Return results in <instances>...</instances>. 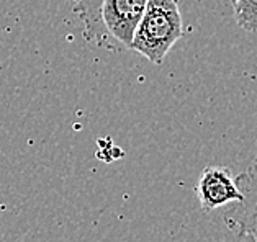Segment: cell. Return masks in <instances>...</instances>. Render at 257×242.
Listing matches in <instances>:
<instances>
[{
  "mask_svg": "<svg viewBox=\"0 0 257 242\" xmlns=\"http://www.w3.org/2000/svg\"><path fill=\"white\" fill-rule=\"evenodd\" d=\"M148 0H76L74 14L82 22L89 45L111 53L126 51Z\"/></svg>",
  "mask_w": 257,
  "mask_h": 242,
  "instance_id": "cell-1",
  "label": "cell"
},
{
  "mask_svg": "<svg viewBox=\"0 0 257 242\" xmlns=\"http://www.w3.org/2000/svg\"><path fill=\"white\" fill-rule=\"evenodd\" d=\"M182 36L184 22L179 0H148L130 49L144 56L149 63L161 66Z\"/></svg>",
  "mask_w": 257,
  "mask_h": 242,
  "instance_id": "cell-2",
  "label": "cell"
},
{
  "mask_svg": "<svg viewBox=\"0 0 257 242\" xmlns=\"http://www.w3.org/2000/svg\"><path fill=\"white\" fill-rule=\"evenodd\" d=\"M195 195L202 211L211 213L221 206L239 203L242 191L236 183V177L228 167L208 165L200 173L195 185Z\"/></svg>",
  "mask_w": 257,
  "mask_h": 242,
  "instance_id": "cell-3",
  "label": "cell"
},
{
  "mask_svg": "<svg viewBox=\"0 0 257 242\" xmlns=\"http://www.w3.org/2000/svg\"><path fill=\"white\" fill-rule=\"evenodd\" d=\"M234 177L242 191V200L234 203L229 213L224 214V222L231 232L247 234L257 240V157Z\"/></svg>",
  "mask_w": 257,
  "mask_h": 242,
  "instance_id": "cell-4",
  "label": "cell"
},
{
  "mask_svg": "<svg viewBox=\"0 0 257 242\" xmlns=\"http://www.w3.org/2000/svg\"><path fill=\"white\" fill-rule=\"evenodd\" d=\"M234 22L244 32H257V0H231Z\"/></svg>",
  "mask_w": 257,
  "mask_h": 242,
  "instance_id": "cell-5",
  "label": "cell"
},
{
  "mask_svg": "<svg viewBox=\"0 0 257 242\" xmlns=\"http://www.w3.org/2000/svg\"><path fill=\"white\" fill-rule=\"evenodd\" d=\"M224 242H257L254 240L250 235L247 234H242V232H231V237L228 240H224Z\"/></svg>",
  "mask_w": 257,
  "mask_h": 242,
  "instance_id": "cell-6",
  "label": "cell"
},
{
  "mask_svg": "<svg viewBox=\"0 0 257 242\" xmlns=\"http://www.w3.org/2000/svg\"><path fill=\"white\" fill-rule=\"evenodd\" d=\"M255 157H257V156H255Z\"/></svg>",
  "mask_w": 257,
  "mask_h": 242,
  "instance_id": "cell-7",
  "label": "cell"
}]
</instances>
